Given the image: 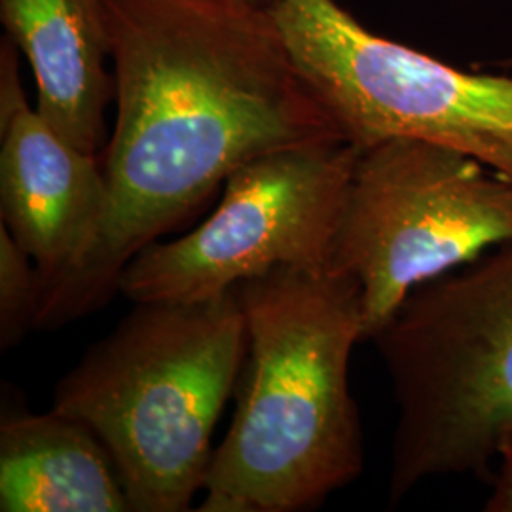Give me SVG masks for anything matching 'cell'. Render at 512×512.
<instances>
[{"instance_id": "cell-5", "label": "cell", "mask_w": 512, "mask_h": 512, "mask_svg": "<svg viewBox=\"0 0 512 512\" xmlns=\"http://www.w3.org/2000/svg\"><path fill=\"white\" fill-rule=\"evenodd\" d=\"M512 243V183L452 148L391 139L365 148L330 268L361 289L372 340L421 285Z\"/></svg>"}, {"instance_id": "cell-12", "label": "cell", "mask_w": 512, "mask_h": 512, "mask_svg": "<svg viewBox=\"0 0 512 512\" xmlns=\"http://www.w3.org/2000/svg\"><path fill=\"white\" fill-rule=\"evenodd\" d=\"M497 469L492 475V494L486 499V512H512V427L505 431L495 446Z\"/></svg>"}, {"instance_id": "cell-8", "label": "cell", "mask_w": 512, "mask_h": 512, "mask_svg": "<svg viewBox=\"0 0 512 512\" xmlns=\"http://www.w3.org/2000/svg\"><path fill=\"white\" fill-rule=\"evenodd\" d=\"M0 137L2 224L33 258L42 291L92 249L109 209L105 169L31 109L25 93L0 105Z\"/></svg>"}, {"instance_id": "cell-4", "label": "cell", "mask_w": 512, "mask_h": 512, "mask_svg": "<svg viewBox=\"0 0 512 512\" xmlns=\"http://www.w3.org/2000/svg\"><path fill=\"white\" fill-rule=\"evenodd\" d=\"M372 342L397 404L389 503L429 478L490 480L512 427V243L414 289Z\"/></svg>"}, {"instance_id": "cell-10", "label": "cell", "mask_w": 512, "mask_h": 512, "mask_svg": "<svg viewBox=\"0 0 512 512\" xmlns=\"http://www.w3.org/2000/svg\"><path fill=\"white\" fill-rule=\"evenodd\" d=\"M0 511L131 512L107 448L92 429L52 408L4 412Z\"/></svg>"}, {"instance_id": "cell-6", "label": "cell", "mask_w": 512, "mask_h": 512, "mask_svg": "<svg viewBox=\"0 0 512 512\" xmlns=\"http://www.w3.org/2000/svg\"><path fill=\"white\" fill-rule=\"evenodd\" d=\"M311 92L359 150L391 139L452 148L512 183V78L467 73L366 29L336 0L272 6Z\"/></svg>"}, {"instance_id": "cell-7", "label": "cell", "mask_w": 512, "mask_h": 512, "mask_svg": "<svg viewBox=\"0 0 512 512\" xmlns=\"http://www.w3.org/2000/svg\"><path fill=\"white\" fill-rule=\"evenodd\" d=\"M361 150L346 139L281 148L239 167L215 213L129 260L118 293L135 302H196L275 268H330Z\"/></svg>"}, {"instance_id": "cell-14", "label": "cell", "mask_w": 512, "mask_h": 512, "mask_svg": "<svg viewBox=\"0 0 512 512\" xmlns=\"http://www.w3.org/2000/svg\"><path fill=\"white\" fill-rule=\"evenodd\" d=\"M505 67H512V61H507V63H505Z\"/></svg>"}, {"instance_id": "cell-2", "label": "cell", "mask_w": 512, "mask_h": 512, "mask_svg": "<svg viewBox=\"0 0 512 512\" xmlns=\"http://www.w3.org/2000/svg\"><path fill=\"white\" fill-rule=\"evenodd\" d=\"M238 293L249 361L200 511H306L363 473L349 391L351 353L365 340L361 289L334 268H275Z\"/></svg>"}, {"instance_id": "cell-11", "label": "cell", "mask_w": 512, "mask_h": 512, "mask_svg": "<svg viewBox=\"0 0 512 512\" xmlns=\"http://www.w3.org/2000/svg\"><path fill=\"white\" fill-rule=\"evenodd\" d=\"M38 272L8 228L0 226V348L10 349L35 327Z\"/></svg>"}, {"instance_id": "cell-3", "label": "cell", "mask_w": 512, "mask_h": 512, "mask_svg": "<svg viewBox=\"0 0 512 512\" xmlns=\"http://www.w3.org/2000/svg\"><path fill=\"white\" fill-rule=\"evenodd\" d=\"M247 353L238 287L196 302H135L59 382L54 410L103 442L131 512H183Z\"/></svg>"}, {"instance_id": "cell-13", "label": "cell", "mask_w": 512, "mask_h": 512, "mask_svg": "<svg viewBox=\"0 0 512 512\" xmlns=\"http://www.w3.org/2000/svg\"><path fill=\"white\" fill-rule=\"evenodd\" d=\"M249 2H255V4H260V6H274L277 0H249Z\"/></svg>"}, {"instance_id": "cell-1", "label": "cell", "mask_w": 512, "mask_h": 512, "mask_svg": "<svg viewBox=\"0 0 512 512\" xmlns=\"http://www.w3.org/2000/svg\"><path fill=\"white\" fill-rule=\"evenodd\" d=\"M105 2L116 86L103 167L109 209L88 255L40 291V329L101 310L129 260L239 167L281 148L346 139L298 71L272 6Z\"/></svg>"}, {"instance_id": "cell-9", "label": "cell", "mask_w": 512, "mask_h": 512, "mask_svg": "<svg viewBox=\"0 0 512 512\" xmlns=\"http://www.w3.org/2000/svg\"><path fill=\"white\" fill-rule=\"evenodd\" d=\"M0 23L31 65L38 114L88 154L105 141V112L116 97L109 73L105 0H0Z\"/></svg>"}]
</instances>
